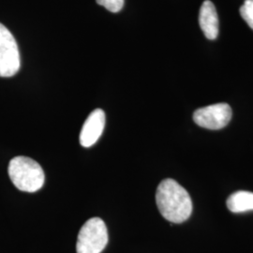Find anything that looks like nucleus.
<instances>
[{"label": "nucleus", "mask_w": 253, "mask_h": 253, "mask_svg": "<svg viewBox=\"0 0 253 253\" xmlns=\"http://www.w3.org/2000/svg\"><path fill=\"white\" fill-rule=\"evenodd\" d=\"M105 113L101 109L94 110L82 127L80 144L84 147H90L97 143L105 126Z\"/></svg>", "instance_id": "6"}, {"label": "nucleus", "mask_w": 253, "mask_h": 253, "mask_svg": "<svg viewBox=\"0 0 253 253\" xmlns=\"http://www.w3.org/2000/svg\"><path fill=\"white\" fill-rule=\"evenodd\" d=\"M227 208L233 213H243L253 210V192L239 190L229 196Z\"/></svg>", "instance_id": "8"}, {"label": "nucleus", "mask_w": 253, "mask_h": 253, "mask_svg": "<svg viewBox=\"0 0 253 253\" xmlns=\"http://www.w3.org/2000/svg\"><path fill=\"white\" fill-rule=\"evenodd\" d=\"M199 24L205 36L208 40H215L218 35V17L214 4L206 0L201 6Z\"/></svg>", "instance_id": "7"}, {"label": "nucleus", "mask_w": 253, "mask_h": 253, "mask_svg": "<svg viewBox=\"0 0 253 253\" xmlns=\"http://www.w3.org/2000/svg\"><path fill=\"white\" fill-rule=\"evenodd\" d=\"M240 14L253 30V0H245L240 8Z\"/></svg>", "instance_id": "9"}, {"label": "nucleus", "mask_w": 253, "mask_h": 253, "mask_svg": "<svg viewBox=\"0 0 253 253\" xmlns=\"http://www.w3.org/2000/svg\"><path fill=\"white\" fill-rule=\"evenodd\" d=\"M96 2L105 9H108L109 11L117 13L123 8L125 0H96Z\"/></svg>", "instance_id": "10"}, {"label": "nucleus", "mask_w": 253, "mask_h": 253, "mask_svg": "<svg viewBox=\"0 0 253 253\" xmlns=\"http://www.w3.org/2000/svg\"><path fill=\"white\" fill-rule=\"evenodd\" d=\"M21 66L17 42L9 29L0 24V77H11Z\"/></svg>", "instance_id": "4"}, {"label": "nucleus", "mask_w": 253, "mask_h": 253, "mask_svg": "<svg viewBox=\"0 0 253 253\" xmlns=\"http://www.w3.org/2000/svg\"><path fill=\"white\" fill-rule=\"evenodd\" d=\"M157 206L165 219L182 223L192 213V201L189 192L173 179L162 181L156 192Z\"/></svg>", "instance_id": "1"}, {"label": "nucleus", "mask_w": 253, "mask_h": 253, "mask_svg": "<svg viewBox=\"0 0 253 253\" xmlns=\"http://www.w3.org/2000/svg\"><path fill=\"white\" fill-rule=\"evenodd\" d=\"M232 118V109L227 103H217L198 109L193 120L198 126L208 129H220L226 126Z\"/></svg>", "instance_id": "5"}, {"label": "nucleus", "mask_w": 253, "mask_h": 253, "mask_svg": "<svg viewBox=\"0 0 253 253\" xmlns=\"http://www.w3.org/2000/svg\"><path fill=\"white\" fill-rule=\"evenodd\" d=\"M108 230L100 217H91L81 228L76 244L77 253H100L108 244Z\"/></svg>", "instance_id": "3"}, {"label": "nucleus", "mask_w": 253, "mask_h": 253, "mask_svg": "<svg viewBox=\"0 0 253 253\" xmlns=\"http://www.w3.org/2000/svg\"><path fill=\"white\" fill-rule=\"evenodd\" d=\"M9 176L13 185L22 191L36 192L44 184L45 175L42 166L27 157H15L9 162Z\"/></svg>", "instance_id": "2"}]
</instances>
